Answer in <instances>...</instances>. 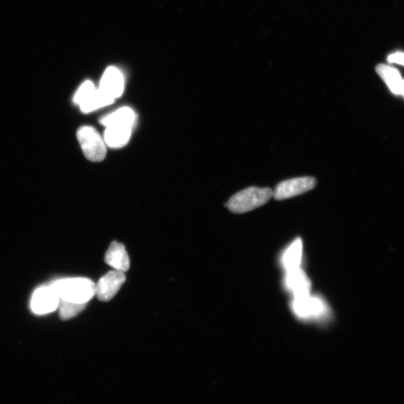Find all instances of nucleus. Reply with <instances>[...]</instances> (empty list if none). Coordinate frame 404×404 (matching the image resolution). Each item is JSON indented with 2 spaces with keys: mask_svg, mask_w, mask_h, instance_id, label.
<instances>
[{
  "mask_svg": "<svg viewBox=\"0 0 404 404\" xmlns=\"http://www.w3.org/2000/svg\"><path fill=\"white\" fill-rule=\"evenodd\" d=\"M286 283L288 288L293 293L295 298L309 295L311 282L301 267L288 271Z\"/></svg>",
  "mask_w": 404,
  "mask_h": 404,
  "instance_id": "obj_10",
  "label": "nucleus"
},
{
  "mask_svg": "<svg viewBox=\"0 0 404 404\" xmlns=\"http://www.w3.org/2000/svg\"><path fill=\"white\" fill-rule=\"evenodd\" d=\"M126 280L125 273L113 271L102 276L96 285V296L99 301H111Z\"/></svg>",
  "mask_w": 404,
  "mask_h": 404,
  "instance_id": "obj_8",
  "label": "nucleus"
},
{
  "mask_svg": "<svg viewBox=\"0 0 404 404\" xmlns=\"http://www.w3.org/2000/svg\"><path fill=\"white\" fill-rule=\"evenodd\" d=\"M273 196L271 188L251 186L232 196L226 207L232 213H245L263 206Z\"/></svg>",
  "mask_w": 404,
  "mask_h": 404,
  "instance_id": "obj_2",
  "label": "nucleus"
},
{
  "mask_svg": "<svg viewBox=\"0 0 404 404\" xmlns=\"http://www.w3.org/2000/svg\"><path fill=\"white\" fill-rule=\"evenodd\" d=\"M316 184L317 181L313 177L296 178L281 181L276 186L273 197L279 201L291 198L313 190Z\"/></svg>",
  "mask_w": 404,
  "mask_h": 404,
  "instance_id": "obj_5",
  "label": "nucleus"
},
{
  "mask_svg": "<svg viewBox=\"0 0 404 404\" xmlns=\"http://www.w3.org/2000/svg\"><path fill=\"white\" fill-rule=\"evenodd\" d=\"M77 140L86 157L92 162L102 161L106 155V145L96 128L81 127L77 131Z\"/></svg>",
  "mask_w": 404,
  "mask_h": 404,
  "instance_id": "obj_3",
  "label": "nucleus"
},
{
  "mask_svg": "<svg viewBox=\"0 0 404 404\" xmlns=\"http://www.w3.org/2000/svg\"><path fill=\"white\" fill-rule=\"evenodd\" d=\"M376 72L382 78L391 91L400 96L403 79L395 67L381 64L376 67Z\"/></svg>",
  "mask_w": 404,
  "mask_h": 404,
  "instance_id": "obj_13",
  "label": "nucleus"
},
{
  "mask_svg": "<svg viewBox=\"0 0 404 404\" xmlns=\"http://www.w3.org/2000/svg\"><path fill=\"white\" fill-rule=\"evenodd\" d=\"M322 309V302L317 298H311L309 295L296 298L293 302L295 313L302 318L318 315Z\"/></svg>",
  "mask_w": 404,
  "mask_h": 404,
  "instance_id": "obj_12",
  "label": "nucleus"
},
{
  "mask_svg": "<svg viewBox=\"0 0 404 404\" xmlns=\"http://www.w3.org/2000/svg\"><path fill=\"white\" fill-rule=\"evenodd\" d=\"M87 304L75 303L61 301L60 302V315L62 320H69L74 318L83 312Z\"/></svg>",
  "mask_w": 404,
  "mask_h": 404,
  "instance_id": "obj_16",
  "label": "nucleus"
},
{
  "mask_svg": "<svg viewBox=\"0 0 404 404\" xmlns=\"http://www.w3.org/2000/svg\"><path fill=\"white\" fill-rule=\"evenodd\" d=\"M132 128L126 125L107 127L103 138L106 145L112 148H119L126 145L131 136Z\"/></svg>",
  "mask_w": 404,
  "mask_h": 404,
  "instance_id": "obj_11",
  "label": "nucleus"
},
{
  "mask_svg": "<svg viewBox=\"0 0 404 404\" xmlns=\"http://www.w3.org/2000/svg\"><path fill=\"white\" fill-rule=\"evenodd\" d=\"M125 88L123 74L115 67H110L104 72L101 80L99 91L112 102L120 98Z\"/></svg>",
  "mask_w": 404,
  "mask_h": 404,
  "instance_id": "obj_7",
  "label": "nucleus"
},
{
  "mask_svg": "<svg viewBox=\"0 0 404 404\" xmlns=\"http://www.w3.org/2000/svg\"><path fill=\"white\" fill-rule=\"evenodd\" d=\"M388 62L389 63H395L404 66V52H396L391 54L388 57Z\"/></svg>",
  "mask_w": 404,
  "mask_h": 404,
  "instance_id": "obj_17",
  "label": "nucleus"
},
{
  "mask_svg": "<svg viewBox=\"0 0 404 404\" xmlns=\"http://www.w3.org/2000/svg\"><path fill=\"white\" fill-rule=\"evenodd\" d=\"M60 298L55 288L50 284L38 288L31 301L33 312L37 315L50 313L59 307Z\"/></svg>",
  "mask_w": 404,
  "mask_h": 404,
  "instance_id": "obj_6",
  "label": "nucleus"
},
{
  "mask_svg": "<svg viewBox=\"0 0 404 404\" xmlns=\"http://www.w3.org/2000/svg\"><path fill=\"white\" fill-rule=\"evenodd\" d=\"M135 121V113L130 107L120 108L118 111L102 118L101 123L106 128L114 125H126L133 127Z\"/></svg>",
  "mask_w": 404,
  "mask_h": 404,
  "instance_id": "obj_14",
  "label": "nucleus"
},
{
  "mask_svg": "<svg viewBox=\"0 0 404 404\" xmlns=\"http://www.w3.org/2000/svg\"><path fill=\"white\" fill-rule=\"evenodd\" d=\"M303 253V242L301 238L296 239L288 248L284 256H283V264L286 271H291L293 269L301 267Z\"/></svg>",
  "mask_w": 404,
  "mask_h": 404,
  "instance_id": "obj_15",
  "label": "nucleus"
},
{
  "mask_svg": "<svg viewBox=\"0 0 404 404\" xmlns=\"http://www.w3.org/2000/svg\"><path fill=\"white\" fill-rule=\"evenodd\" d=\"M61 301L87 304L96 295V285L89 279L70 278L51 283Z\"/></svg>",
  "mask_w": 404,
  "mask_h": 404,
  "instance_id": "obj_1",
  "label": "nucleus"
},
{
  "mask_svg": "<svg viewBox=\"0 0 404 404\" xmlns=\"http://www.w3.org/2000/svg\"><path fill=\"white\" fill-rule=\"evenodd\" d=\"M400 96H403L404 99V79L403 80V83H402V86H401Z\"/></svg>",
  "mask_w": 404,
  "mask_h": 404,
  "instance_id": "obj_18",
  "label": "nucleus"
},
{
  "mask_svg": "<svg viewBox=\"0 0 404 404\" xmlns=\"http://www.w3.org/2000/svg\"><path fill=\"white\" fill-rule=\"evenodd\" d=\"M105 262L115 271L125 273L130 268L128 254L123 245L114 241L105 254Z\"/></svg>",
  "mask_w": 404,
  "mask_h": 404,
  "instance_id": "obj_9",
  "label": "nucleus"
},
{
  "mask_svg": "<svg viewBox=\"0 0 404 404\" xmlns=\"http://www.w3.org/2000/svg\"><path fill=\"white\" fill-rule=\"evenodd\" d=\"M74 102L77 104L81 111L89 113L100 108L113 103L99 91L91 81L87 80L77 91Z\"/></svg>",
  "mask_w": 404,
  "mask_h": 404,
  "instance_id": "obj_4",
  "label": "nucleus"
}]
</instances>
